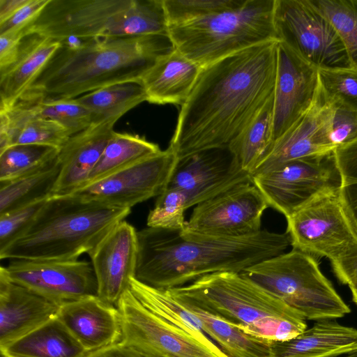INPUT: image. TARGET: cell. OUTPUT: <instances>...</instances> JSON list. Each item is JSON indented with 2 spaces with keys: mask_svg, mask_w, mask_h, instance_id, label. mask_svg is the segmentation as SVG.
Returning a JSON list of instances; mask_svg holds the SVG:
<instances>
[{
  "mask_svg": "<svg viewBox=\"0 0 357 357\" xmlns=\"http://www.w3.org/2000/svg\"><path fill=\"white\" fill-rule=\"evenodd\" d=\"M278 43L259 44L202 68L169 146L178 158L229 147L246 128L273 94Z\"/></svg>",
  "mask_w": 357,
  "mask_h": 357,
  "instance_id": "cell-1",
  "label": "cell"
},
{
  "mask_svg": "<svg viewBox=\"0 0 357 357\" xmlns=\"http://www.w3.org/2000/svg\"><path fill=\"white\" fill-rule=\"evenodd\" d=\"M137 242L135 278L155 289H169L215 273H241L285 252L291 238L287 231L267 229L239 238H220L184 229L146 227L137 231Z\"/></svg>",
  "mask_w": 357,
  "mask_h": 357,
  "instance_id": "cell-2",
  "label": "cell"
},
{
  "mask_svg": "<svg viewBox=\"0 0 357 357\" xmlns=\"http://www.w3.org/2000/svg\"><path fill=\"white\" fill-rule=\"evenodd\" d=\"M172 50L169 37L160 35L87 38L75 48L61 45L22 98L73 99L110 85L140 81Z\"/></svg>",
  "mask_w": 357,
  "mask_h": 357,
  "instance_id": "cell-3",
  "label": "cell"
},
{
  "mask_svg": "<svg viewBox=\"0 0 357 357\" xmlns=\"http://www.w3.org/2000/svg\"><path fill=\"white\" fill-rule=\"evenodd\" d=\"M130 213L74 194L50 197L25 231L0 259L75 261L89 253Z\"/></svg>",
  "mask_w": 357,
  "mask_h": 357,
  "instance_id": "cell-4",
  "label": "cell"
},
{
  "mask_svg": "<svg viewBox=\"0 0 357 357\" xmlns=\"http://www.w3.org/2000/svg\"><path fill=\"white\" fill-rule=\"evenodd\" d=\"M167 290L178 301L270 342L288 340L307 328L303 314L240 273H215Z\"/></svg>",
  "mask_w": 357,
  "mask_h": 357,
  "instance_id": "cell-5",
  "label": "cell"
},
{
  "mask_svg": "<svg viewBox=\"0 0 357 357\" xmlns=\"http://www.w3.org/2000/svg\"><path fill=\"white\" fill-rule=\"evenodd\" d=\"M163 0H50L24 30L60 41L68 37L168 36Z\"/></svg>",
  "mask_w": 357,
  "mask_h": 357,
  "instance_id": "cell-6",
  "label": "cell"
},
{
  "mask_svg": "<svg viewBox=\"0 0 357 357\" xmlns=\"http://www.w3.org/2000/svg\"><path fill=\"white\" fill-rule=\"evenodd\" d=\"M275 4V0H238L231 7L169 24L168 37L174 49L204 67L257 45L278 40Z\"/></svg>",
  "mask_w": 357,
  "mask_h": 357,
  "instance_id": "cell-7",
  "label": "cell"
},
{
  "mask_svg": "<svg viewBox=\"0 0 357 357\" xmlns=\"http://www.w3.org/2000/svg\"><path fill=\"white\" fill-rule=\"evenodd\" d=\"M309 320L333 319L349 306L321 271L317 260L298 250L263 260L240 273Z\"/></svg>",
  "mask_w": 357,
  "mask_h": 357,
  "instance_id": "cell-8",
  "label": "cell"
},
{
  "mask_svg": "<svg viewBox=\"0 0 357 357\" xmlns=\"http://www.w3.org/2000/svg\"><path fill=\"white\" fill-rule=\"evenodd\" d=\"M274 23L278 40L317 68H352L337 32L308 0H275Z\"/></svg>",
  "mask_w": 357,
  "mask_h": 357,
  "instance_id": "cell-9",
  "label": "cell"
},
{
  "mask_svg": "<svg viewBox=\"0 0 357 357\" xmlns=\"http://www.w3.org/2000/svg\"><path fill=\"white\" fill-rule=\"evenodd\" d=\"M251 180L268 207L286 218L319 196L338 191L340 184L333 153L290 160L251 175Z\"/></svg>",
  "mask_w": 357,
  "mask_h": 357,
  "instance_id": "cell-10",
  "label": "cell"
},
{
  "mask_svg": "<svg viewBox=\"0 0 357 357\" xmlns=\"http://www.w3.org/2000/svg\"><path fill=\"white\" fill-rule=\"evenodd\" d=\"M286 219L292 248L317 260L331 261L357 245V233L338 191L319 196Z\"/></svg>",
  "mask_w": 357,
  "mask_h": 357,
  "instance_id": "cell-11",
  "label": "cell"
},
{
  "mask_svg": "<svg viewBox=\"0 0 357 357\" xmlns=\"http://www.w3.org/2000/svg\"><path fill=\"white\" fill-rule=\"evenodd\" d=\"M116 307L121 320V340L165 357H229L205 334L190 333L152 312L130 288Z\"/></svg>",
  "mask_w": 357,
  "mask_h": 357,
  "instance_id": "cell-12",
  "label": "cell"
},
{
  "mask_svg": "<svg viewBox=\"0 0 357 357\" xmlns=\"http://www.w3.org/2000/svg\"><path fill=\"white\" fill-rule=\"evenodd\" d=\"M268 207L252 180L242 182L195 206L183 229L220 238L252 235L261 230Z\"/></svg>",
  "mask_w": 357,
  "mask_h": 357,
  "instance_id": "cell-13",
  "label": "cell"
},
{
  "mask_svg": "<svg viewBox=\"0 0 357 357\" xmlns=\"http://www.w3.org/2000/svg\"><path fill=\"white\" fill-rule=\"evenodd\" d=\"M178 158L168 147L72 193L86 200L131 208L166 188Z\"/></svg>",
  "mask_w": 357,
  "mask_h": 357,
  "instance_id": "cell-14",
  "label": "cell"
},
{
  "mask_svg": "<svg viewBox=\"0 0 357 357\" xmlns=\"http://www.w3.org/2000/svg\"><path fill=\"white\" fill-rule=\"evenodd\" d=\"M3 268L11 282L59 305L98 296L96 274L87 261L11 259Z\"/></svg>",
  "mask_w": 357,
  "mask_h": 357,
  "instance_id": "cell-15",
  "label": "cell"
},
{
  "mask_svg": "<svg viewBox=\"0 0 357 357\" xmlns=\"http://www.w3.org/2000/svg\"><path fill=\"white\" fill-rule=\"evenodd\" d=\"M248 181L229 149L215 148L178 158L166 188L182 191L190 208Z\"/></svg>",
  "mask_w": 357,
  "mask_h": 357,
  "instance_id": "cell-16",
  "label": "cell"
},
{
  "mask_svg": "<svg viewBox=\"0 0 357 357\" xmlns=\"http://www.w3.org/2000/svg\"><path fill=\"white\" fill-rule=\"evenodd\" d=\"M318 84V68L278 41L272 145L310 108Z\"/></svg>",
  "mask_w": 357,
  "mask_h": 357,
  "instance_id": "cell-17",
  "label": "cell"
},
{
  "mask_svg": "<svg viewBox=\"0 0 357 357\" xmlns=\"http://www.w3.org/2000/svg\"><path fill=\"white\" fill-rule=\"evenodd\" d=\"M333 112L334 106L326 97L319 79L310 108L272 145L252 174L266 172L290 160L333 153L335 149L331 139Z\"/></svg>",
  "mask_w": 357,
  "mask_h": 357,
  "instance_id": "cell-18",
  "label": "cell"
},
{
  "mask_svg": "<svg viewBox=\"0 0 357 357\" xmlns=\"http://www.w3.org/2000/svg\"><path fill=\"white\" fill-rule=\"evenodd\" d=\"M97 283L98 297L117 306L123 294L135 276L137 231L123 220L117 223L89 253Z\"/></svg>",
  "mask_w": 357,
  "mask_h": 357,
  "instance_id": "cell-19",
  "label": "cell"
},
{
  "mask_svg": "<svg viewBox=\"0 0 357 357\" xmlns=\"http://www.w3.org/2000/svg\"><path fill=\"white\" fill-rule=\"evenodd\" d=\"M61 305L11 282L0 268V349L57 317Z\"/></svg>",
  "mask_w": 357,
  "mask_h": 357,
  "instance_id": "cell-20",
  "label": "cell"
},
{
  "mask_svg": "<svg viewBox=\"0 0 357 357\" xmlns=\"http://www.w3.org/2000/svg\"><path fill=\"white\" fill-rule=\"evenodd\" d=\"M117 121L95 123L71 135L59 149L61 170L53 196L70 195L84 185L114 132Z\"/></svg>",
  "mask_w": 357,
  "mask_h": 357,
  "instance_id": "cell-21",
  "label": "cell"
},
{
  "mask_svg": "<svg viewBox=\"0 0 357 357\" xmlns=\"http://www.w3.org/2000/svg\"><path fill=\"white\" fill-rule=\"evenodd\" d=\"M57 318L89 353L109 347L122 339L118 308L103 302L98 296L61 305Z\"/></svg>",
  "mask_w": 357,
  "mask_h": 357,
  "instance_id": "cell-22",
  "label": "cell"
},
{
  "mask_svg": "<svg viewBox=\"0 0 357 357\" xmlns=\"http://www.w3.org/2000/svg\"><path fill=\"white\" fill-rule=\"evenodd\" d=\"M357 349V329L331 319L285 341L272 342L268 357H337Z\"/></svg>",
  "mask_w": 357,
  "mask_h": 357,
  "instance_id": "cell-23",
  "label": "cell"
},
{
  "mask_svg": "<svg viewBox=\"0 0 357 357\" xmlns=\"http://www.w3.org/2000/svg\"><path fill=\"white\" fill-rule=\"evenodd\" d=\"M60 46V41L36 33L23 37L15 61L0 70V110L24 96Z\"/></svg>",
  "mask_w": 357,
  "mask_h": 357,
  "instance_id": "cell-24",
  "label": "cell"
},
{
  "mask_svg": "<svg viewBox=\"0 0 357 357\" xmlns=\"http://www.w3.org/2000/svg\"><path fill=\"white\" fill-rule=\"evenodd\" d=\"M202 68L176 50H172L160 58L141 79L146 101L158 105H183Z\"/></svg>",
  "mask_w": 357,
  "mask_h": 357,
  "instance_id": "cell-25",
  "label": "cell"
},
{
  "mask_svg": "<svg viewBox=\"0 0 357 357\" xmlns=\"http://www.w3.org/2000/svg\"><path fill=\"white\" fill-rule=\"evenodd\" d=\"M179 302L180 319L185 326L208 335L228 356L268 357L272 342L248 334L231 322L193 305Z\"/></svg>",
  "mask_w": 357,
  "mask_h": 357,
  "instance_id": "cell-26",
  "label": "cell"
},
{
  "mask_svg": "<svg viewBox=\"0 0 357 357\" xmlns=\"http://www.w3.org/2000/svg\"><path fill=\"white\" fill-rule=\"evenodd\" d=\"M70 137L63 127L39 116L24 100L0 110V151L16 144H42L60 149Z\"/></svg>",
  "mask_w": 357,
  "mask_h": 357,
  "instance_id": "cell-27",
  "label": "cell"
},
{
  "mask_svg": "<svg viewBox=\"0 0 357 357\" xmlns=\"http://www.w3.org/2000/svg\"><path fill=\"white\" fill-rule=\"evenodd\" d=\"M5 357H86L89 353L57 317L0 349Z\"/></svg>",
  "mask_w": 357,
  "mask_h": 357,
  "instance_id": "cell-28",
  "label": "cell"
},
{
  "mask_svg": "<svg viewBox=\"0 0 357 357\" xmlns=\"http://www.w3.org/2000/svg\"><path fill=\"white\" fill-rule=\"evenodd\" d=\"M60 170L57 153L26 174L0 181V215L52 197Z\"/></svg>",
  "mask_w": 357,
  "mask_h": 357,
  "instance_id": "cell-29",
  "label": "cell"
},
{
  "mask_svg": "<svg viewBox=\"0 0 357 357\" xmlns=\"http://www.w3.org/2000/svg\"><path fill=\"white\" fill-rule=\"evenodd\" d=\"M273 125V94L228 147L250 176L271 149Z\"/></svg>",
  "mask_w": 357,
  "mask_h": 357,
  "instance_id": "cell-30",
  "label": "cell"
},
{
  "mask_svg": "<svg viewBox=\"0 0 357 357\" xmlns=\"http://www.w3.org/2000/svg\"><path fill=\"white\" fill-rule=\"evenodd\" d=\"M160 151L158 144L150 142L144 138L114 131L98 162L82 188L155 155Z\"/></svg>",
  "mask_w": 357,
  "mask_h": 357,
  "instance_id": "cell-31",
  "label": "cell"
},
{
  "mask_svg": "<svg viewBox=\"0 0 357 357\" xmlns=\"http://www.w3.org/2000/svg\"><path fill=\"white\" fill-rule=\"evenodd\" d=\"M91 111L96 122L119 119L139 104L146 101L145 89L140 81L119 83L105 86L75 98Z\"/></svg>",
  "mask_w": 357,
  "mask_h": 357,
  "instance_id": "cell-32",
  "label": "cell"
},
{
  "mask_svg": "<svg viewBox=\"0 0 357 357\" xmlns=\"http://www.w3.org/2000/svg\"><path fill=\"white\" fill-rule=\"evenodd\" d=\"M44 119L57 123L71 135L97 123L93 113L73 99L22 98Z\"/></svg>",
  "mask_w": 357,
  "mask_h": 357,
  "instance_id": "cell-33",
  "label": "cell"
},
{
  "mask_svg": "<svg viewBox=\"0 0 357 357\" xmlns=\"http://www.w3.org/2000/svg\"><path fill=\"white\" fill-rule=\"evenodd\" d=\"M333 26L357 70V0H308Z\"/></svg>",
  "mask_w": 357,
  "mask_h": 357,
  "instance_id": "cell-34",
  "label": "cell"
},
{
  "mask_svg": "<svg viewBox=\"0 0 357 357\" xmlns=\"http://www.w3.org/2000/svg\"><path fill=\"white\" fill-rule=\"evenodd\" d=\"M42 144H16L0 151V181L15 179L40 167L59 152Z\"/></svg>",
  "mask_w": 357,
  "mask_h": 357,
  "instance_id": "cell-35",
  "label": "cell"
},
{
  "mask_svg": "<svg viewBox=\"0 0 357 357\" xmlns=\"http://www.w3.org/2000/svg\"><path fill=\"white\" fill-rule=\"evenodd\" d=\"M333 153L340 178L339 199L357 233V139L337 146Z\"/></svg>",
  "mask_w": 357,
  "mask_h": 357,
  "instance_id": "cell-36",
  "label": "cell"
},
{
  "mask_svg": "<svg viewBox=\"0 0 357 357\" xmlns=\"http://www.w3.org/2000/svg\"><path fill=\"white\" fill-rule=\"evenodd\" d=\"M326 97L335 107L357 112V70L354 68H318Z\"/></svg>",
  "mask_w": 357,
  "mask_h": 357,
  "instance_id": "cell-37",
  "label": "cell"
},
{
  "mask_svg": "<svg viewBox=\"0 0 357 357\" xmlns=\"http://www.w3.org/2000/svg\"><path fill=\"white\" fill-rule=\"evenodd\" d=\"M188 208V200L182 191L165 188L148 215L147 227L181 230L185 225L184 213Z\"/></svg>",
  "mask_w": 357,
  "mask_h": 357,
  "instance_id": "cell-38",
  "label": "cell"
},
{
  "mask_svg": "<svg viewBox=\"0 0 357 357\" xmlns=\"http://www.w3.org/2000/svg\"><path fill=\"white\" fill-rule=\"evenodd\" d=\"M238 0H163L168 23L196 19L234 6Z\"/></svg>",
  "mask_w": 357,
  "mask_h": 357,
  "instance_id": "cell-39",
  "label": "cell"
},
{
  "mask_svg": "<svg viewBox=\"0 0 357 357\" xmlns=\"http://www.w3.org/2000/svg\"><path fill=\"white\" fill-rule=\"evenodd\" d=\"M47 199L32 203L0 215V252L25 231Z\"/></svg>",
  "mask_w": 357,
  "mask_h": 357,
  "instance_id": "cell-40",
  "label": "cell"
},
{
  "mask_svg": "<svg viewBox=\"0 0 357 357\" xmlns=\"http://www.w3.org/2000/svg\"><path fill=\"white\" fill-rule=\"evenodd\" d=\"M357 139V112L335 107L331 139L336 148Z\"/></svg>",
  "mask_w": 357,
  "mask_h": 357,
  "instance_id": "cell-41",
  "label": "cell"
},
{
  "mask_svg": "<svg viewBox=\"0 0 357 357\" xmlns=\"http://www.w3.org/2000/svg\"><path fill=\"white\" fill-rule=\"evenodd\" d=\"M50 0H29L13 15L0 22V35L11 32L23 33L47 6Z\"/></svg>",
  "mask_w": 357,
  "mask_h": 357,
  "instance_id": "cell-42",
  "label": "cell"
},
{
  "mask_svg": "<svg viewBox=\"0 0 357 357\" xmlns=\"http://www.w3.org/2000/svg\"><path fill=\"white\" fill-rule=\"evenodd\" d=\"M330 261L338 280L357 290V245Z\"/></svg>",
  "mask_w": 357,
  "mask_h": 357,
  "instance_id": "cell-43",
  "label": "cell"
},
{
  "mask_svg": "<svg viewBox=\"0 0 357 357\" xmlns=\"http://www.w3.org/2000/svg\"><path fill=\"white\" fill-rule=\"evenodd\" d=\"M86 357H165L140 344L125 340L89 353Z\"/></svg>",
  "mask_w": 357,
  "mask_h": 357,
  "instance_id": "cell-44",
  "label": "cell"
},
{
  "mask_svg": "<svg viewBox=\"0 0 357 357\" xmlns=\"http://www.w3.org/2000/svg\"><path fill=\"white\" fill-rule=\"evenodd\" d=\"M24 36L21 32L0 35V70L7 68L15 61Z\"/></svg>",
  "mask_w": 357,
  "mask_h": 357,
  "instance_id": "cell-45",
  "label": "cell"
},
{
  "mask_svg": "<svg viewBox=\"0 0 357 357\" xmlns=\"http://www.w3.org/2000/svg\"><path fill=\"white\" fill-rule=\"evenodd\" d=\"M29 0H0V22L6 20L22 6L25 5Z\"/></svg>",
  "mask_w": 357,
  "mask_h": 357,
  "instance_id": "cell-46",
  "label": "cell"
},
{
  "mask_svg": "<svg viewBox=\"0 0 357 357\" xmlns=\"http://www.w3.org/2000/svg\"><path fill=\"white\" fill-rule=\"evenodd\" d=\"M337 357H357V349L352 352H350L349 354L342 355L340 356H337Z\"/></svg>",
  "mask_w": 357,
  "mask_h": 357,
  "instance_id": "cell-47",
  "label": "cell"
},
{
  "mask_svg": "<svg viewBox=\"0 0 357 357\" xmlns=\"http://www.w3.org/2000/svg\"><path fill=\"white\" fill-rule=\"evenodd\" d=\"M351 294H352L353 301L357 305V290H351Z\"/></svg>",
  "mask_w": 357,
  "mask_h": 357,
  "instance_id": "cell-48",
  "label": "cell"
}]
</instances>
